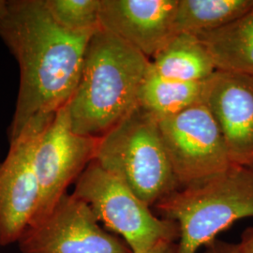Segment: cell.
Masks as SVG:
<instances>
[{
  "label": "cell",
  "mask_w": 253,
  "mask_h": 253,
  "mask_svg": "<svg viewBox=\"0 0 253 253\" xmlns=\"http://www.w3.org/2000/svg\"><path fill=\"white\" fill-rule=\"evenodd\" d=\"M96 31L76 32L58 26L44 0H8L0 38L20 70L9 141L32 118L54 115L68 104L80 81L85 52Z\"/></svg>",
  "instance_id": "obj_1"
},
{
  "label": "cell",
  "mask_w": 253,
  "mask_h": 253,
  "mask_svg": "<svg viewBox=\"0 0 253 253\" xmlns=\"http://www.w3.org/2000/svg\"><path fill=\"white\" fill-rule=\"evenodd\" d=\"M150 59L100 27L87 46L81 78L67 104L73 130L100 139L138 105Z\"/></svg>",
  "instance_id": "obj_2"
},
{
  "label": "cell",
  "mask_w": 253,
  "mask_h": 253,
  "mask_svg": "<svg viewBox=\"0 0 253 253\" xmlns=\"http://www.w3.org/2000/svg\"><path fill=\"white\" fill-rule=\"evenodd\" d=\"M158 216L177 224L178 253H197L240 219L253 217V167L227 170L157 203Z\"/></svg>",
  "instance_id": "obj_3"
},
{
  "label": "cell",
  "mask_w": 253,
  "mask_h": 253,
  "mask_svg": "<svg viewBox=\"0 0 253 253\" xmlns=\"http://www.w3.org/2000/svg\"><path fill=\"white\" fill-rule=\"evenodd\" d=\"M94 161L150 208L179 189L159 121L139 105L99 139Z\"/></svg>",
  "instance_id": "obj_4"
},
{
  "label": "cell",
  "mask_w": 253,
  "mask_h": 253,
  "mask_svg": "<svg viewBox=\"0 0 253 253\" xmlns=\"http://www.w3.org/2000/svg\"><path fill=\"white\" fill-rule=\"evenodd\" d=\"M73 196L84 202L107 231L121 237L133 253L177 242L176 223L154 214L124 182L92 161L75 181Z\"/></svg>",
  "instance_id": "obj_5"
},
{
  "label": "cell",
  "mask_w": 253,
  "mask_h": 253,
  "mask_svg": "<svg viewBox=\"0 0 253 253\" xmlns=\"http://www.w3.org/2000/svg\"><path fill=\"white\" fill-rule=\"evenodd\" d=\"M179 188L208 179L233 165L223 137L206 103L159 121Z\"/></svg>",
  "instance_id": "obj_6"
},
{
  "label": "cell",
  "mask_w": 253,
  "mask_h": 253,
  "mask_svg": "<svg viewBox=\"0 0 253 253\" xmlns=\"http://www.w3.org/2000/svg\"><path fill=\"white\" fill-rule=\"evenodd\" d=\"M17 243L21 253H133L84 202L68 193L45 217L27 227Z\"/></svg>",
  "instance_id": "obj_7"
},
{
  "label": "cell",
  "mask_w": 253,
  "mask_h": 253,
  "mask_svg": "<svg viewBox=\"0 0 253 253\" xmlns=\"http://www.w3.org/2000/svg\"><path fill=\"white\" fill-rule=\"evenodd\" d=\"M54 115L32 118L22 132L9 141L8 155L0 163V246L18 242L35 217L40 186L34 153Z\"/></svg>",
  "instance_id": "obj_8"
},
{
  "label": "cell",
  "mask_w": 253,
  "mask_h": 253,
  "mask_svg": "<svg viewBox=\"0 0 253 253\" xmlns=\"http://www.w3.org/2000/svg\"><path fill=\"white\" fill-rule=\"evenodd\" d=\"M99 139L73 130L67 105L59 109L41 137L34 153L40 203L33 221L45 217L69 186L94 161Z\"/></svg>",
  "instance_id": "obj_9"
},
{
  "label": "cell",
  "mask_w": 253,
  "mask_h": 253,
  "mask_svg": "<svg viewBox=\"0 0 253 253\" xmlns=\"http://www.w3.org/2000/svg\"><path fill=\"white\" fill-rule=\"evenodd\" d=\"M204 102L223 137L231 162L253 167V77L217 71L205 82Z\"/></svg>",
  "instance_id": "obj_10"
},
{
  "label": "cell",
  "mask_w": 253,
  "mask_h": 253,
  "mask_svg": "<svg viewBox=\"0 0 253 253\" xmlns=\"http://www.w3.org/2000/svg\"><path fill=\"white\" fill-rule=\"evenodd\" d=\"M178 0H100V27L152 58L173 35Z\"/></svg>",
  "instance_id": "obj_11"
},
{
  "label": "cell",
  "mask_w": 253,
  "mask_h": 253,
  "mask_svg": "<svg viewBox=\"0 0 253 253\" xmlns=\"http://www.w3.org/2000/svg\"><path fill=\"white\" fill-rule=\"evenodd\" d=\"M150 67L164 78L183 82H205L217 72L211 55L199 38L177 33L152 56Z\"/></svg>",
  "instance_id": "obj_12"
},
{
  "label": "cell",
  "mask_w": 253,
  "mask_h": 253,
  "mask_svg": "<svg viewBox=\"0 0 253 253\" xmlns=\"http://www.w3.org/2000/svg\"><path fill=\"white\" fill-rule=\"evenodd\" d=\"M197 37L217 71L253 77V8L226 26Z\"/></svg>",
  "instance_id": "obj_13"
},
{
  "label": "cell",
  "mask_w": 253,
  "mask_h": 253,
  "mask_svg": "<svg viewBox=\"0 0 253 253\" xmlns=\"http://www.w3.org/2000/svg\"><path fill=\"white\" fill-rule=\"evenodd\" d=\"M205 82L164 78L149 67L139 89L138 105L158 121L171 118L204 100Z\"/></svg>",
  "instance_id": "obj_14"
},
{
  "label": "cell",
  "mask_w": 253,
  "mask_h": 253,
  "mask_svg": "<svg viewBox=\"0 0 253 253\" xmlns=\"http://www.w3.org/2000/svg\"><path fill=\"white\" fill-rule=\"evenodd\" d=\"M253 8V0H178L174 32L200 35L224 27Z\"/></svg>",
  "instance_id": "obj_15"
},
{
  "label": "cell",
  "mask_w": 253,
  "mask_h": 253,
  "mask_svg": "<svg viewBox=\"0 0 253 253\" xmlns=\"http://www.w3.org/2000/svg\"><path fill=\"white\" fill-rule=\"evenodd\" d=\"M54 22L70 31H96L100 28V0H44Z\"/></svg>",
  "instance_id": "obj_16"
},
{
  "label": "cell",
  "mask_w": 253,
  "mask_h": 253,
  "mask_svg": "<svg viewBox=\"0 0 253 253\" xmlns=\"http://www.w3.org/2000/svg\"><path fill=\"white\" fill-rule=\"evenodd\" d=\"M203 253H241L238 244H233L216 239L205 247Z\"/></svg>",
  "instance_id": "obj_17"
},
{
  "label": "cell",
  "mask_w": 253,
  "mask_h": 253,
  "mask_svg": "<svg viewBox=\"0 0 253 253\" xmlns=\"http://www.w3.org/2000/svg\"><path fill=\"white\" fill-rule=\"evenodd\" d=\"M238 246L241 253H253V226L248 227L242 233Z\"/></svg>",
  "instance_id": "obj_18"
},
{
  "label": "cell",
  "mask_w": 253,
  "mask_h": 253,
  "mask_svg": "<svg viewBox=\"0 0 253 253\" xmlns=\"http://www.w3.org/2000/svg\"><path fill=\"white\" fill-rule=\"evenodd\" d=\"M147 253H178L177 242H165L158 245Z\"/></svg>",
  "instance_id": "obj_19"
},
{
  "label": "cell",
  "mask_w": 253,
  "mask_h": 253,
  "mask_svg": "<svg viewBox=\"0 0 253 253\" xmlns=\"http://www.w3.org/2000/svg\"><path fill=\"white\" fill-rule=\"evenodd\" d=\"M7 3H8V0H0V23L2 21V19L4 17L5 13H6V10H7Z\"/></svg>",
  "instance_id": "obj_20"
}]
</instances>
